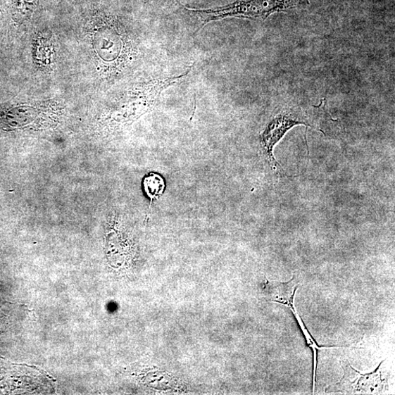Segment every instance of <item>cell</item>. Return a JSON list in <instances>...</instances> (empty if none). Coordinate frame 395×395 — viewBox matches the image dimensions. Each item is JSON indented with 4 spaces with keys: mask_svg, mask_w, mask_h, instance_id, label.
Listing matches in <instances>:
<instances>
[{
    "mask_svg": "<svg viewBox=\"0 0 395 395\" xmlns=\"http://www.w3.org/2000/svg\"><path fill=\"white\" fill-rule=\"evenodd\" d=\"M309 6V0H237L227 6L213 8L197 9L187 6H183V8L198 18L201 23L198 32L205 25L224 18H239L265 21L273 13L304 8Z\"/></svg>",
    "mask_w": 395,
    "mask_h": 395,
    "instance_id": "cell-1",
    "label": "cell"
},
{
    "mask_svg": "<svg viewBox=\"0 0 395 395\" xmlns=\"http://www.w3.org/2000/svg\"><path fill=\"white\" fill-rule=\"evenodd\" d=\"M303 125L307 127L318 128V108L313 106L311 113L299 107H287L282 109L273 116L266 126L261 137L263 153L270 165L276 170L279 165L273 156L275 146L284 137L287 132L293 127Z\"/></svg>",
    "mask_w": 395,
    "mask_h": 395,
    "instance_id": "cell-2",
    "label": "cell"
},
{
    "mask_svg": "<svg viewBox=\"0 0 395 395\" xmlns=\"http://www.w3.org/2000/svg\"><path fill=\"white\" fill-rule=\"evenodd\" d=\"M384 361H382L375 370L363 374L356 370L352 367L356 374V378L353 381H348L342 379L337 384L329 386L326 389L329 391H357L363 393H376L380 392L383 388L386 387L387 382L382 378V365Z\"/></svg>",
    "mask_w": 395,
    "mask_h": 395,
    "instance_id": "cell-3",
    "label": "cell"
},
{
    "mask_svg": "<svg viewBox=\"0 0 395 395\" xmlns=\"http://www.w3.org/2000/svg\"><path fill=\"white\" fill-rule=\"evenodd\" d=\"M267 281L266 294L272 302L284 306L294 299L299 286V280L296 276L287 282Z\"/></svg>",
    "mask_w": 395,
    "mask_h": 395,
    "instance_id": "cell-4",
    "label": "cell"
},
{
    "mask_svg": "<svg viewBox=\"0 0 395 395\" xmlns=\"http://www.w3.org/2000/svg\"><path fill=\"white\" fill-rule=\"evenodd\" d=\"M284 306L289 308L291 311L294 315L295 318L296 319L297 323L302 330L308 345L311 348L313 353V390L315 391V378H316V373H317V365H318V353L319 351H322L324 349H351V347H340V346H319L317 343L315 341L314 338L311 334L310 332L307 329L305 323L303 321L302 318L300 317L299 313L296 310L294 306V299L290 301L288 303H287Z\"/></svg>",
    "mask_w": 395,
    "mask_h": 395,
    "instance_id": "cell-5",
    "label": "cell"
},
{
    "mask_svg": "<svg viewBox=\"0 0 395 395\" xmlns=\"http://www.w3.org/2000/svg\"><path fill=\"white\" fill-rule=\"evenodd\" d=\"M145 193L151 199V202L158 199L165 189L163 179L158 175L149 174L143 182Z\"/></svg>",
    "mask_w": 395,
    "mask_h": 395,
    "instance_id": "cell-6",
    "label": "cell"
}]
</instances>
